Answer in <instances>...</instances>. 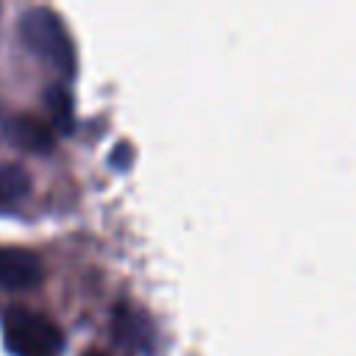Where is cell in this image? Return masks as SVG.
Masks as SVG:
<instances>
[{"label":"cell","mask_w":356,"mask_h":356,"mask_svg":"<svg viewBox=\"0 0 356 356\" xmlns=\"http://www.w3.org/2000/svg\"><path fill=\"white\" fill-rule=\"evenodd\" d=\"M31 189L28 172L17 164H0V209L19 203Z\"/></svg>","instance_id":"6"},{"label":"cell","mask_w":356,"mask_h":356,"mask_svg":"<svg viewBox=\"0 0 356 356\" xmlns=\"http://www.w3.org/2000/svg\"><path fill=\"white\" fill-rule=\"evenodd\" d=\"M3 134L11 145H17L19 150H31V153H44L53 147V131L28 114H17L11 120L3 122Z\"/></svg>","instance_id":"4"},{"label":"cell","mask_w":356,"mask_h":356,"mask_svg":"<svg viewBox=\"0 0 356 356\" xmlns=\"http://www.w3.org/2000/svg\"><path fill=\"white\" fill-rule=\"evenodd\" d=\"M114 337H117V342H122L128 348H145L147 339H150L147 320L136 309L120 306L114 312Z\"/></svg>","instance_id":"5"},{"label":"cell","mask_w":356,"mask_h":356,"mask_svg":"<svg viewBox=\"0 0 356 356\" xmlns=\"http://www.w3.org/2000/svg\"><path fill=\"white\" fill-rule=\"evenodd\" d=\"M3 334L6 348L14 356H61L64 350V334L61 328L31 309H8L3 314Z\"/></svg>","instance_id":"2"},{"label":"cell","mask_w":356,"mask_h":356,"mask_svg":"<svg viewBox=\"0 0 356 356\" xmlns=\"http://www.w3.org/2000/svg\"><path fill=\"white\" fill-rule=\"evenodd\" d=\"M42 281V261L25 248H0V289H31Z\"/></svg>","instance_id":"3"},{"label":"cell","mask_w":356,"mask_h":356,"mask_svg":"<svg viewBox=\"0 0 356 356\" xmlns=\"http://www.w3.org/2000/svg\"><path fill=\"white\" fill-rule=\"evenodd\" d=\"M83 356H103V353H97V350H89V353H83Z\"/></svg>","instance_id":"8"},{"label":"cell","mask_w":356,"mask_h":356,"mask_svg":"<svg viewBox=\"0 0 356 356\" xmlns=\"http://www.w3.org/2000/svg\"><path fill=\"white\" fill-rule=\"evenodd\" d=\"M44 103H47V111L53 117V125L58 134H70L72 125H75V117H72V97L64 86H50L47 95H44Z\"/></svg>","instance_id":"7"},{"label":"cell","mask_w":356,"mask_h":356,"mask_svg":"<svg viewBox=\"0 0 356 356\" xmlns=\"http://www.w3.org/2000/svg\"><path fill=\"white\" fill-rule=\"evenodd\" d=\"M19 36L31 53H36L42 61H47L61 75L75 72V50L72 39L61 22V17L50 8H31L19 19Z\"/></svg>","instance_id":"1"}]
</instances>
